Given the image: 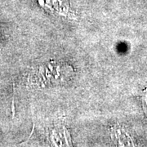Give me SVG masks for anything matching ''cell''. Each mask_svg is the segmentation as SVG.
I'll use <instances>...</instances> for the list:
<instances>
[{
	"mask_svg": "<svg viewBox=\"0 0 147 147\" xmlns=\"http://www.w3.org/2000/svg\"><path fill=\"white\" fill-rule=\"evenodd\" d=\"M143 102H144V109L147 114V90L145 91L144 96H143Z\"/></svg>",
	"mask_w": 147,
	"mask_h": 147,
	"instance_id": "obj_1",
	"label": "cell"
}]
</instances>
